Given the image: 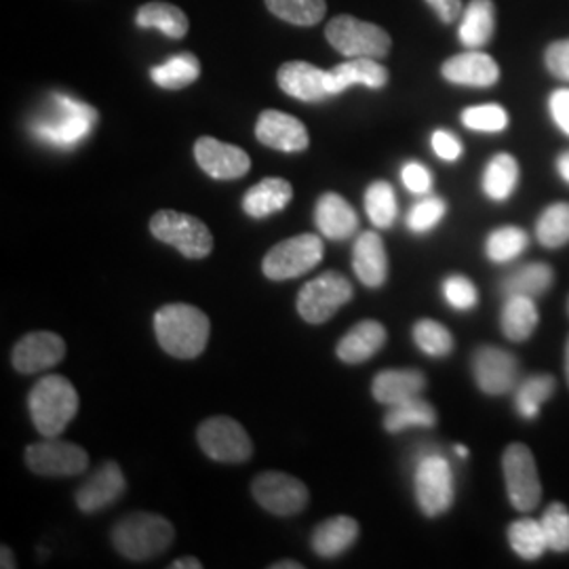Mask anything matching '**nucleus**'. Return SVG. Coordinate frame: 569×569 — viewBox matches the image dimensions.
<instances>
[{"instance_id": "obj_3", "label": "nucleus", "mask_w": 569, "mask_h": 569, "mask_svg": "<svg viewBox=\"0 0 569 569\" xmlns=\"http://www.w3.org/2000/svg\"><path fill=\"white\" fill-rule=\"evenodd\" d=\"M79 392L63 376H44L28 397L32 425L44 439H56L79 413Z\"/></svg>"}, {"instance_id": "obj_16", "label": "nucleus", "mask_w": 569, "mask_h": 569, "mask_svg": "<svg viewBox=\"0 0 569 569\" xmlns=\"http://www.w3.org/2000/svg\"><path fill=\"white\" fill-rule=\"evenodd\" d=\"M66 357V342L58 333L34 331L23 336L13 348L11 363L20 373H41L58 366Z\"/></svg>"}, {"instance_id": "obj_37", "label": "nucleus", "mask_w": 569, "mask_h": 569, "mask_svg": "<svg viewBox=\"0 0 569 569\" xmlns=\"http://www.w3.org/2000/svg\"><path fill=\"white\" fill-rule=\"evenodd\" d=\"M268 11L293 26H317L326 18V0H264Z\"/></svg>"}, {"instance_id": "obj_27", "label": "nucleus", "mask_w": 569, "mask_h": 569, "mask_svg": "<svg viewBox=\"0 0 569 569\" xmlns=\"http://www.w3.org/2000/svg\"><path fill=\"white\" fill-rule=\"evenodd\" d=\"M293 199V188L283 178H266L251 186L243 197V211L249 218L262 220L272 213L283 211Z\"/></svg>"}, {"instance_id": "obj_17", "label": "nucleus", "mask_w": 569, "mask_h": 569, "mask_svg": "<svg viewBox=\"0 0 569 569\" xmlns=\"http://www.w3.org/2000/svg\"><path fill=\"white\" fill-rule=\"evenodd\" d=\"M124 489H127V481L121 467L114 460H110V462H103L102 467L77 489L74 502L84 515L100 512L106 507L114 505L124 493Z\"/></svg>"}, {"instance_id": "obj_38", "label": "nucleus", "mask_w": 569, "mask_h": 569, "mask_svg": "<svg viewBox=\"0 0 569 569\" xmlns=\"http://www.w3.org/2000/svg\"><path fill=\"white\" fill-rule=\"evenodd\" d=\"M536 239L547 249L569 243V203L549 204L536 224Z\"/></svg>"}, {"instance_id": "obj_26", "label": "nucleus", "mask_w": 569, "mask_h": 569, "mask_svg": "<svg viewBox=\"0 0 569 569\" xmlns=\"http://www.w3.org/2000/svg\"><path fill=\"white\" fill-rule=\"evenodd\" d=\"M357 538H359V523L352 517L338 515L315 528L310 536V547L319 557L333 559L350 549L357 542Z\"/></svg>"}, {"instance_id": "obj_57", "label": "nucleus", "mask_w": 569, "mask_h": 569, "mask_svg": "<svg viewBox=\"0 0 569 569\" xmlns=\"http://www.w3.org/2000/svg\"><path fill=\"white\" fill-rule=\"evenodd\" d=\"M568 310H569V305H568Z\"/></svg>"}, {"instance_id": "obj_25", "label": "nucleus", "mask_w": 569, "mask_h": 569, "mask_svg": "<svg viewBox=\"0 0 569 569\" xmlns=\"http://www.w3.org/2000/svg\"><path fill=\"white\" fill-rule=\"evenodd\" d=\"M387 345V329L378 321H361L338 342L336 355L342 363L359 366L378 355Z\"/></svg>"}, {"instance_id": "obj_30", "label": "nucleus", "mask_w": 569, "mask_h": 569, "mask_svg": "<svg viewBox=\"0 0 569 569\" xmlns=\"http://www.w3.org/2000/svg\"><path fill=\"white\" fill-rule=\"evenodd\" d=\"M538 308L533 305V298L528 296H509L507 305L502 308L500 326L505 336L512 342H526L529 336L538 327Z\"/></svg>"}, {"instance_id": "obj_6", "label": "nucleus", "mask_w": 569, "mask_h": 569, "mask_svg": "<svg viewBox=\"0 0 569 569\" xmlns=\"http://www.w3.org/2000/svg\"><path fill=\"white\" fill-rule=\"evenodd\" d=\"M150 232L157 241L176 247L188 260H203L213 251L211 230L199 218L173 209L157 211L150 220Z\"/></svg>"}, {"instance_id": "obj_40", "label": "nucleus", "mask_w": 569, "mask_h": 569, "mask_svg": "<svg viewBox=\"0 0 569 569\" xmlns=\"http://www.w3.org/2000/svg\"><path fill=\"white\" fill-rule=\"evenodd\" d=\"M367 218L376 228H390L397 220L399 204L395 188L388 182H373L366 190Z\"/></svg>"}, {"instance_id": "obj_12", "label": "nucleus", "mask_w": 569, "mask_h": 569, "mask_svg": "<svg viewBox=\"0 0 569 569\" xmlns=\"http://www.w3.org/2000/svg\"><path fill=\"white\" fill-rule=\"evenodd\" d=\"M251 493L256 502L277 517H293L308 507L310 493L300 479L284 472H262L253 479Z\"/></svg>"}, {"instance_id": "obj_34", "label": "nucleus", "mask_w": 569, "mask_h": 569, "mask_svg": "<svg viewBox=\"0 0 569 569\" xmlns=\"http://www.w3.org/2000/svg\"><path fill=\"white\" fill-rule=\"evenodd\" d=\"M437 425V411L425 399L416 397L403 403L390 406L385 416V428L388 432L397 435L403 432L407 428H430Z\"/></svg>"}, {"instance_id": "obj_46", "label": "nucleus", "mask_w": 569, "mask_h": 569, "mask_svg": "<svg viewBox=\"0 0 569 569\" xmlns=\"http://www.w3.org/2000/svg\"><path fill=\"white\" fill-rule=\"evenodd\" d=\"M545 61L555 79L569 82V39L549 44L547 53H545Z\"/></svg>"}, {"instance_id": "obj_35", "label": "nucleus", "mask_w": 569, "mask_h": 569, "mask_svg": "<svg viewBox=\"0 0 569 569\" xmlns=\"http://www.w3.org/2000/svg\"><path fill=\"white\" fill-rule=\"evenodd\" d=\"M555 388H557V382L549 373H538V376H531L528 380H523L515 392V407H517L519 416L526 420L538 418L540 407L549 401Z\"/></svg>"}, {"instance_id": "obj_18", "label": "nucleus", "mask_w": 569, "mask_h": 569, "mask_svg": "<svg viewBox=\"0 0 569 569\" xmlns=\"http://www.w3.org/2000/svg\"><path fill=\"white\" fill-rule=\"evenodd\" d=\"M256 138L279 152H302L310 138L305 122L279 110H264L256 122Z\"/></svg>"}, {"instance_id": "obj_20", "label": "nucleus", "mask_w": 569, "mask_h": 569, "mask_svg": "<svg viewBox=\"0 0 569 569\" xmlns=\"http://www.w3.org/2000/svg\"><path fill=\"white\" fill-rule=\"evenodd\" d=\"M441 74L446 81L465 87H491L500 81L498 63L491 56L477 49L449 58L441 66Z\"/></svg>"}, {"instance_id": "obj_31", "label": "nucleus", "mask_w": 569, "mask_h": 569, "mask_svg": "<svg viewBox=\"0 0 569 569\" xmlns=\"http://www.w3.org/2000/svg\"><path fill=\"white\" fill-rule=\"evenodd\" d=\"M519 183V163L509 152L496 154L483 173V192L491 201H507Z\"/></svg>"}, {"instance_id": "obj_2", "label": "nucleus", "mask_w": 569, "mask_h": 569, "mask_svg": "<svg viewBox=\"0 0 569 569\" xmlns=\"http://www.w3.org/2000/svg\"><path fill=\"white\" fill-rule=\"evenodd\" d=\"M154 333L167 355L197 359L207 348L211 323L197 306L167 305L154 315Z\"/></svg>"}, {"instance_id": "obj_8", "label": "nucleus", "mask_w": 569, "mask_h": 569, "mask_svg": "<svg viewBox=\"0 0 569 569\" xmlns=\"http://www.w3.org/2000/svg\"><path fill=\"white\" fill-rule=\"evenodd\" d=\"M323 260V241L315 234L284 239L266 253L262 270L270 281H289L310 272Z\"/></svg>"}, {"instance_id": "obj_14", "label": "nucleus", "mask_w": 569, "mask_h": 569, "mask_svg": "<svg viewBox=\"0 0 569 569\" xmlns=\"http://www.w3.org/2000/svg\"><path fill=\"white\" fill-rule=\"evenodd\" d=\"M475 382L486 395L500 397L517 388L519 363L509 350L496 346H481L472 357Z\"/></svg>"}, {"instance_id": "obj_19", "label": "nucleus", "mask_w": 569, "mask_h": 569, "mask_svg": "<svg viewBox=\"0 0 569 569\" xmlns=\"http://www.w3.org/2000/svg\"><path fill=\"white\" fill-rule=\"evenodd\" d=\"M277 82L287 96L300 102H323L329 96L327 70L308 61H287L279 72Z\"/></svg>"}, {"instance_id": "obj_39", "label": "nucleus", "mask_w": 569, "mask_h": 569, "mask_svg": "<svg viewBox=\"0 0 569 569\" xmlns=\"http://www.w3.org/2000/svg\"><path fill=\"white\" fill-rule=\"evenodd\" d=\"M529 237L526 230L517 226H502L493 230L486 243V253L489 260L496 264H505L515 258H519L528 249Z\"/></svg>"}, {"instance_id": "obj_10", "label": "nucleus", "mask_w": 569, "mask_h": 569, "mask_svg": "<svg viewBox=\"0 0 569 569\" xmlns=\"http://www.w3.org/2000/svg\"><path fill=\"white\" fill-rule=\"evenodd\" d=\"M505 483L510 505L517 510H533L542 498V483L538 477L536 458L523 443H510L502 456Z\"/></svg>"}, {"instance_id": "obj_44", "label": "nucleus", "mask_w": 569, "mask_h": 569, "mask_svg": "<svg viewBox=\"0 0 569 569\" xmlns=\"http://www.w3.org/2000/svg\"><path fill=\"white\" fill-rule=\"evenodd\" d=\"M446 211H448V204L443 199L428 197L425 201L411 207V211L407 213V228L416 234H425L446 218Z\"/></svg>"}, {"instance_id": "obj_15", "label": "nucleus", "mask_w": 569, "mask_h": 569, "mask_svg": "<svg viewBox=\"0 0 569 569\" xmlns=\"http://www.w3.org/2000/svg\"><path fill=\"white\" fill-rule=\"evenodd\" d=\"M194 159L213 180H239L251 167L243 148L203 136L194 143Z\"/></svg>"}, {"instance_id": "obj_33", "label": "nucleus", "mask_w": 569, "mask_h": 569, "mask_svg": "<svg viewBox=\"0 0 569 569\" xmlns=\"http://www.w3.org/2000/svg\"><path fill=\"white\" fill-rule=\"evenodd\" d=\"M555 281V272L549 264H528L509 274L500 289L502 293L509 296H528V298H538L549 291L550 284Z\"/></svg>"}, {"instance_id": "obj_9", "label": "nucleus", "mask_w": 569, "mask_h": 569, "mask_svg": "<svg viewBox=\"0 0 569 569\" xmlns=\"http://www.w3.org/2000/svg\"><path fill=\"white\" fill-rule=\"evenodd\" d=\"M199 446L207 458L224 465H241L253 453V443L237 420L228 416H216L204 420L197 430Z\"/></svg>"}, {"instance_id": "obj_45", "label": "nucleus", "mask_w": 569, "mask_h": 569, "mask_svg": "<svg viewBox=\"0 0 569 569\" xmlns=\"http://www.w3.org/2000/svg\"><path fill=\"white\" fill-rule=\"evenodd\" d=\"M443 298L456 310H470L479 302L477 287L462 274H451L443 281Z\"/></svg>"}, {"instance_id": "obj_7", "label": "nucleus", "mask_w": 569, "mask_h": 569, "mask_svg": "<svg viewBox=\"0 0 569 569\" xmlns=\"http://www.w3.org/2000/svg\"><path fill=\"white\" fill-rule=\"evenodd\" d=\"M352 284L345 274L329 270L300 289L296 308L306 323L321 326L352 300Z\"/></svg>"}, {"instance_id": "obj_32", "label": "nucleus", "mask_w": 569, "mask_h": 569, "mask_svg": "<svg viewBox=\"0 0 569 569\" xmlns=\"http://www.w3.org/2000/svg\"><path fill=\"white\" fill-rule=\"evenodd\" d=\"M199 77H201V63L188 51H183L180 56H173L171 60L164 61L161 66H154L150 70V79L154 81V84H159L161 89H169V91L183 89L197 81Z\"/></svg>"}, {"instance_id": "obj_41", "label": "nucleus", "mask_w": 569, "mask_h": 569, "mask_svg": "<svg viewBox=\"0 0 569 569\" xmlns=\"http://www.w3.org/2000/svg\"><path fill=\"white\" fill-rule=\"evenodd\" d=\"M413 342L422 352H427L428 357H448L453 350L451 331L430 319H422L413 326Z\"/></svg>"}, {"instance_id": "obj_24", "label": "nucleus", "mask_w": 569, "mask_h": 569, "mask_svg": "<svg viewBox=\"0 0 569 569\" xmlns=\"http://www.w3.org/2000/svg\"><path fill=\"white\" fill-rule=\"evenodd\" d=\"M352 268L359 281L369 287L378 289L387 283L388 256L387 247L376 232H363L355 249H352Z\"/></svg>"}, {"instance_id": "obj_49", "label": "nucleus", "mask_w": 569, "mask_h": 569, "mask_svg": "<svg viewBox=\"0 0 569 569\" xmlns=\"http://www.w3.org/2000/svg\"><path fill=\"white\" fill-rule=\"evenodd\" d=\"M549 110L552 121L569 136V89H557L550 96Z\"/></svg>"}, {"instance_id": "obj_55", "label": "nucleus", "mask_w": 569, "mask_h": 569, "mask_svg": "<svg viewBox=\"0 0 569 569\" xmlns=\"http://www.w3.org/2000/svg\"><path fill=\"white\" fill-rule=\"evenodd\" d=\"M456 453H458V456H460V458H467L468 456V449L465 448V446H456Z\"/></svg>"}, {"instance_id": "obj_56", "label": "nucleus", "mask_w": 569, "mask_h": 569, "mask_svg": "<svg viewBox=\"0 0 569 569\" xmlns=\"http://www.w3.org/2000/svg\"><path fill=\"white\" fill-rule=\"evenodd\" d=\"M566 376H568V382H569V340H568V346H566Z\"/></svg>"}, {"instance_id": "obj_50", "label": "nucleus", "mask_w": 569, "mask_h": 569, "mask_svg": "<svg viewBox=\"0 0 569 569\" xmlns=\"http://www.w3.org/2000/svg\"><path fill=\"white\" fill-rule=\"evenodd\" d=\"M427 2L443 23H451L462 16V0H427Z\"/></svg>"}, {"instance_id": "obj_51", "label": "nucleus", "mask_w": 569, "mask_h": 569, "mask_svg": "<svg viewBox=\"0 0 569 569\" xmlns=\"http://www.w3.org/2000/svg\"><path fill=\"white\" fill-rule=\"evenodd\" d=\"M171 569H201L203 568V563L199 561V559H194V557H183V559H178L176 563H171L169 566Z\"/></svg>"}, {"instance_id": "obj_29", "label": "nucleus", "mask_w": 569, "mask_h": 569, "mask_svg": "<svg viewBox=\"0 0 569 569\" xmlns=\"http://www.w3.org/2000/svg\"><path fill=\"white\" fill-rule=\"evenodd\" d=\"M136 21H138L140 28L161 30L164 37L176 39V41L183 39L188 34V28H190L182 9L176 7V4L163 2V0L146 2L143 7H140Z\"/></svg>"}, {"instance_id": "obj_4", "label": "nucleus", "mask_w": 569, "mask_h": 569, "mask_svg": "<svg viewBox=\"0 0 569 569\" xmlns=\"http://www.w3.org/2000/svg\"><path fill=\"white\" fill-rule=\"evenodd\" d=\"M176 529L154 512H133L112 528L110 540L117 552L131 561H148L171 547Z\"/></svg>"}, {"instance_id": "obj_54", "label": "nucleus", "mask_w": 569, "mask_h": 569, "mask_svg": "<svg viewBox=\"0 0 569 569\" xmlns=\"http://www.w3.org/2000/svg\"><path fill=\"white\" fill-rule=\"evenodd\" d=\"M305 566L302 563H298V561H291V559H284V561H277V563H272L270 569H302Z\"/></svg>"}, {"instance_id": "obj_1", "label": "nucleus", "mask_w": 569, "mask_h": 569, "mask_svg": "<svg viewBox=\"0 0 569 569\" xmlns=\"http://www.w3.org/2000/svg\"><path fill=\"white\" fill-rule=\"evenodd\" d=\"M98 124V110L89 103L72 100L63 93H51L41 110L32 117L30 131L41 142L70 150L84 142Z\"/></svg>"}, {"instance_id": "obj_53", "label": "nucleus", "mask_w": 569, "mask_h": 569, "mask_svg": "<svg viewBox=\"0 0 569 569\" xmlns=\"http://www.w3.org/2000/svg\"><path fill=\"white\" fill-rule=\"evenodd\" d=\"M0 552H2V563H0V568H2V569L16 568V561H13V552H11V550L7 549V547H2V549H0Z\"/></svg>"}, {"instance_id": "obj_22", "label": "nucleus", "mask_w": 569, "mask_h": 569, "mask_svg": "<svg viewBox=\"0 0 569 569\" xmlns=\"http://www.w3.org/2000/svg\"><path fill=\"white\" fill-rule=\"evenodd\" d=\"M388 82V70L371 58H350L327 72L329 96H338L352 84H363L369 89H382Z\"/></svg>"}, {"instance_id": "obj_47", "label": "nucleus", "mask_w": 569, "mask_h": 569, "mask_svg": "<svg viewBox=\"0 0 569 569\" xmlns=\"http://www.w3.org/2000/svg\"><path fill=\"white\" fill-rule=\"evenodd\" d=\"M401 180L406 183L407 190L413 194H427L432 188V176L425 164L407 163L401 169Z\"/></svg>"}, {"instance_id": "obj_43", "label": "nucleus", "mask_w": 569, "mask_h": 569, "mask_svg": "<svg viewBox=\"0 0 569 569\" xmlns=\"http://www.w3.org/2000/svg\"><path fill=\"white\" fill-rule=\"evenodd\" d=\"M462 122L472 131L483 133H500L509 124V114L498 103H486V106H472L462 112Z\"/></svg>"}, {"instance_id": "obj_36", "label": "nucleus", "mask_w": 569, "mask_h": 569, "mask_svg": "<svg viewBox=\"0 0 569 569\" xmlns=\"http://www.w3.org/2000/svg\"><path fill=\"white\" fill-rule=\"evenodd\" d=\"M509 542L510 549L526 561H533V559L542 557L545 550L549 549L542 523L533 521V519L512 521L509 528Z\"/></svg>"}, {"instance_id": "obj_13", "label": "nucleus", "mask_w": 569, "mask_h": 569, "mask_svg": "<svg viewBox=\"0 0 569 569\" xmlns=\"http://www.w3.org/2000/svg\"><path fill=\"white\" fill-rule=\"evenodd\" d=\"M26 465L41 477H77L89 467V456L81 446L56 437L26 449Z\"/></svg>"}, {"instance_id": "obj_42", "label": "nucleus", "mask_w": 569, "mask_h": 569, "mask_svg": "<svg viewBox=\"0 0 569 569\" xmlns=\"http://www.w3.org/2000/svg\"><path fill=\"white\" fill-rule=\"evenodd\" d=\"M542 529L549 542V549L555 552H568L569 550V509L561 502H552L549 509L545 510Z\"/></svg>"}, {"instance_id": "obj_48", "label": "nucleus", "mask_w": 569, "mask_h": 569, "mask_svg": "<svg viewBox=\"0 0 569 569\" xmlns=\"http://www.w3.org/2000/svg\"><path fill=\"white\" fill-rule=\"evenodd\" d=\"M430 143H432L435 154L443 161H458L462 157V143L449 131H443V129L435 131Z\"/></svg>"}, {"instance_id": "obj_28", "label": "nucleus", "mask_w": 569, "mask_h": 569, "mask_svg": "<svg viewBox=\"0 0 569 569\" xmlns=\"http://www.w3.org/2000/svg\"><path fill=\"white\" fill-rule=\"evenodd\" d=\"M496 30L493 0H470L460 23V41L468 49L486 47Z\"/></svg>"}, {"instance_id": "obj_21", "label": "nucleus", "mask_w": 569, "mask_h": 569, "mask_svg": "<svg viewBox=\"0 0 569 569\" xmlns=\"http://www.w3.org/2000/svg\"><path fill=\"white\" fill-rule=\"evenodd\" d=\"M315 222L321 234L331 241H346L359 228V216L345 197L326 192L315 207Z\"/></svg>"}, {"instance_id": "obj_5", "label": "nucleus", "mask_w": 569, "mask_h": 569, "mask_svg": "<svg viewBox=\"0 0 569 569\" xmlns=\"http://www.w3.org/2000/svg\"><path fill=\"white\" fill-rule=\"evenodd\" d=\"M329 44L346 58H371L382 60L390 53V34L385 28L357 20L352 16H338L327 23Z\"/></svg>"}, {"instance_id": "obj_11", "label": "nucleus", "mask_w": 569, "mask_h": 569, "mask_svg": "<svg viewBox=\"0 0 569 569\" xmlns=\"http://www.w3.org/2000/svg\"><path fill=\"white\" fill-rule=\"evenodd\" d=\"M416 498L427 517H439L453 505V470L443 456L428 453L416 468Z\"/></svg>"}, {"instance_id": "obj_23", "label": "nucleus", "mask_w": 569, "mask_h": 569, "mask_svg": "<svg viewBox=\"0 0 569 569\" xmlns=\"http://www.w3.org/2000/svg\"><path fill=\"white\" fill-rule=\"evenodd\" d=\"M427 388V378L418 369H385L373 378L371 392L382 406H397L416 399Z\"/></svg>"}, {"instance_id": "obj_52", "label": "nucleus", "mask_w": 569, "mask_h": 569, "mask_svg": "<svg viewBox=\"0 0 569 569\" xmlns=\"http://www.w3.org/2000/svg\"><path fill=\"white\" fill-rule=\"evenodd\" d=\"M557 171H559V176L569 183V150L557 159Z\"/></svg>"}]
</instances>
